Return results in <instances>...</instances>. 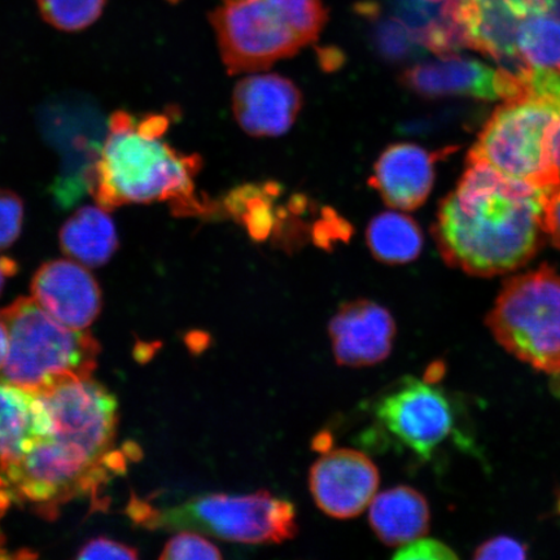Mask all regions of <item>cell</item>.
<instances>
[{
    "mask_svg": "<svg viewBox=\"0 0 560 560\" xmlns=\"http://www.w3.org/2000/svg\"><path fill=\"white\" fill-rule=\"evenodd\" d=\"M458 558L450 546L433 538L419 537L401 546L396 560H450Z\"/></svg>",
    "mask_w": 560,
    "mask_h": 560,
    "instance_id": "obj_26",
    "label": "cell"
},
{
    "mask_svg": "<svg viewBox=\"0 0 560 560\" xmlns=\"http://www.w3.org/2000/svg\"><path fill=\"white\" fill-rule=\"evenodd\" d=\"M7 327L0 319V369L3 368L7 359V348H9V338H7Z\"/></svg>",
    "mask_w": 560,
    "mask_h": 560,
    "instance_id": "obj_38",
    "label": "cell"
},
{
    "mask_svg": "<svg viewBox=\"0 0 560 560\" xmlns=\"http://www.w3.org/2000/svg\"><path fill=\"white\" fill-rule=\"evenodd\" d=\"M376 416L392 435L424 460L451 435L454 415L446 396L431 382L406 377L382 398Z\"/></svg>",
    "mask_w": 560,
    "mask_h": 560,
    "instance_id": "obj_9",
    "label": "cell"
},
{
    "mask_svg": "<svg viewBox=\"0 0 560 560\" xmlns=\"http://www.w3.org/2000/svg\"><path fill=\"white\" fill-rule=\"evenodd\" d=\"M79 559H138V550L100 537L83 546Z\"/></svg>",
    "mask_w": 560,
    "mask_h": 560,
    "instance_id": "obj_28",
    "label": "cell"
},
{
    "mask_svg": "<svg viewBox=\"0 0 560 560\" xmlns=\"http://www.w3.org/2000/svg\"><path fill=\"white\" fill-rule=\"evenodd\" d=\"M280 192L276 184L248 185L230 192L225 208L255 241L268 240L271 231L280 228V212L275 210V200Z\"/></svg>",
    "mask_w": 560,
    "mask_h": 560,
    "instance_id": "obj_21",
    "label": "cell"
},
{
    "mask_svg": "<svg viewBox=\"0 0 560 560\" xmlns=\"http://www.w3.org/2000/svg\"><path fill=\"white\" fill-rule=\"evenodd\" d=\"M24 221V202L20 196L0 188V250L19 240Z\"/></svg>",
    "mask_w": 560,
    "mask_h": 560,
    "instance_id": "obj_25",
    "label": "cell"
},
{
    "mask_svg": "<svg viewBox=\"0 0 560 560\" xmlns=\"http://www.w3.org/2000/svg\"><path fill=\"white\" fill-rule=\"evenodd\" d=\"M303 95L291 80L279 74L245 77L233 94L237 124L252 137H279L295 124Z\"/></svg>",
    "mask_w": 560,
    "mask_h": 560,
    "instance_id": "obj_14",
    "label": "cell"
},
{
    "mask_svg": "<svg viewBox=\"0 0 560 560\" xmlns=\"http://www.w3.org/2000/svg\"><path fill=\"white\" fill-rule=\"evenodd\" d=\"M160 345H150V342H142V341H138V345L136 346V349H135V359L139 362V363H145V362H149L153 354L156 353V348L159 347Z\"/></svg>",
    "mask_w": 560,
    "mask_h": 560,
    "instance_id": "obj_35",
    "label": "cell"
},
{
    "mask_svg": "<svg viewBox=\"0 0 560 560\" xmlns=\"http://www.w3.org/2000/svg\"><path fill=\"white\" fill-rule=\"evenodd\" d=\"M522 18L534 12L558 11L560 0H503Z\"/></svg>",
    "mask_w": 560,
    "mask_h": 560,
    "instance_id": "obj_32",
    "label": "cell"
},
{
    "mask_svg": "<svg viewBox=\"0 0 560 560\" xmlns=\"http://www.w3.org/2000/svg\"><path fill=\"white\" fill-rule=\"evenodd\" d=\"M19 265L9 257H0V293L3 291L5 278L16 275Z\"/></svg>",
    "mask_w": 560,
    "mask_h": 560,
    "instance_id": "obj_34",
    "label": "cell"
},
{
    "mask_svg": "<svg viewBox=\"0 0 560 560\" xmlns=\"http://www.w3.org/2000/svg\"><path fill=\"white\" fill-rule=\"evenodd\" d=\"M33 394L0 382V470L20 465L37 439L33 432Z\"/></svg>",
    "mask_w": 560,
    "mask_h": 560,
    "instance_id": "obj_18",
    "label": "cell"
},
{
    "mask_svg": "<svg viewBox=\"0 0 560 560\" xmlns=\"http://www.w3.org/2000/svg\"><path fill=\"white\" fill-rule=\"evenodd\" d=\"M60 245L74 261L100 268L118 248L117 230L107 210L100 206L83 207L62 225Z\"/></svg>",
    "mask_w": 560,
    "mask_h": 560,
    "instance_id": "obj_17",
    "label": "cell"
},
{
    "mask_svg": "<svg viewBox=\"0 0 560 560\" xmlns=\"http://www.w3.org/2000/svg\"><path fill=\"white\" fill-rule=\"evenodd\" d=\"M516 55L523 69L560 72V15L558 11L534 12L521 20Z\"/></svg>",
    "mask_w": 560,
    "mask_h": 560,
    "instance_id": "obj_20",
    "label": "cell"
},
{
    "mask_svg": "<svg viewBox=\"0 0 560 560\" xmlns=\"http://www.w3.org/2000/svg\"><path fill=\"white\" fill-rule=\"evenodd\" d=\"M454 151L430 152L412 143L390 144L377 158L370 185L388 207L416 210L429 199L435 184L438 161Z\"/></svg>",
    "mask_w": 560,
    "mask_h": 560,
    "instance_id": "obj_15",
    "label": "cell"
},
{
    "mask_svg": "<svg viewBox=\"0 0 560 560\" xmlns=\"http://www.w3.org/2000/svg\"><path fill=\"white\" fill-rule=\"evenodd\" d=\"M369 522L382 542L402 546L429 532V502L423 494L410 487L392 488L374 497L370 505Z\"/></svg>",
    "mask_w": 560,
    "mask_h": 560,
    "instance_id": "obj_16",
    "label": "cell"
},
{
    "mask_svg": "<svg viewBox=\"0 0 560 560\" xmlns=\"http://www.w3.org/2000/svg\"><path fill=\"white\" fill-rule=\"evenodd\" d=\"M13 499H16V497L11 493V490H0V513L11 506Z\"/></svg>",
    "mask_w": 560,
    "mask_h": 560,
    "instance_id": "obj_39",
    "label": "cell"
},
{
    "mask_svg": "<svg viewBox=\"0 0 560 560\" xmlns=\"http://www.w3.org/2000/svg\"><path fill=\"white\" fill-rule=\"evenodd\" d=\"M170 118L128 112L112 115L100 158L85 174V185L97 206L115 210L128 205L167 201L175 215L209 212L195 194L199 156H188L164 140Z\"/></svg>",
    "mask_w": 560,
    "mask_h": 560,
    "instance_id": "obj_2",
    "label": "cell"
},
{
    "mask_svg": "<svg viewBox=\"0 0 560 560\" xmlns=\"http://www.w3.org/2000/svg\"><path fill=\"white\" fill-rule=\"evenodd\" d=\"M534 90L537 95L550 101L560 112V72L541 70L535 75Z\"/></svg>",
    "mask_w": 560,
    "mask_h": 560,
    "instance_id": "obj_30",
    "label": "cell"
},
{
    "mask_svg": "<svg viewBox=\"0 0 560 560\" xmlns=\"http://www.w3.org/2000/svg\"><path fill=\"white\" fill-rule=\"evenodd\" d=\"M366 241L377 261L401 265L417 260L423 249L424 237L411 217L383 212L369 223Z\"/></svg>",
    "mask_w": 560,
    "mask_h": 560,
    "instance_id": "obj_19",
    "label": "cell"
},
{
    "mask_svg": "<svg viewBox=\"0 0 560 560\" xmlns=\"http://www.w3.org/2000/svg\"><path fill=\"white\" fill-rule=\"evenodd\" d=\"M380 471L365 454L330 451L311 468L310 487L317 506L335 520H352L373 501Z\"/></svg>",
    "mask_w": 560,
    "mask_h": 560,
    "instance_id": "obj_11",
    "label": "cell"
},
{
    "mask_svg": "<svg viewBox=\"0 0 560 560\" xmlns=\"http://www.w3.org/2000/svg\"><path fill=\"white\" fill-rule=\"evenodd\" d=\"M0 319L10 332L3 382L33 394L60 375L94 373L100 342L90 332L62 327L34 298L18 299L0 311Z\"/></svg>",
    "mask_w": 560,
    "mask_h": 560,
    "instance_id": "obj_4",
    "label": "cell"
},
{
    "mask_svg": "<svg viewBox=\"0 0 560 560\" xmlns=\"http://www.w3.org/2000/svg\"><path fill=\"white\" fill-rule=\"evenodd\" d=\"M549 192L480 161H467L457 188L440 202L432 226L441 256L452 268L475 277L522 268L541 248Z\"/></svg>",
    "mask_w": 560,
    "mask_h": 560,
    "instance_id": "obj_1",
    "label": "cell"
},
{
    "mask_svg": "<svg viewBox=\"0 0 560 560\" xmlns=\"http://www.w3.org/2000/svg\"><path fill=\"white\" fill-rule=\"evenodd\" d=\"M528 557L527 546L516 538L499 536L481 544L476 549L475 559H525Z\"/></svg>",
    "mask_w": 560,
    "mask_h": 560,
    "instance_id": "obj_27",
    "label": "cell"
},
{
    "mask_svg": "<svg viewBox=\"0 0 560 560\" xmlns=\"http://www.w3.org/2000/svg\"><path fill=\"white\" fill-rule=\"evenodd\" d=\"M377 44L385 58L390 60L408 59L420 46L415 30L396 20L382 26Z\"/></svg>",
    "mask_w": 560,
    "mask_h": 560,
    "instance_id": "obj_24",
    "label": "cell"
},
{
    "mask_svg": "<svg viewBox=\"0 0 560 560\" xmlns=\"http://www.w3.org/2000/svg\"><path fill=\"white\" fill-rule=\"evenodd\" d=\"M196 529L221 540L243 544H280L299 532L291 502L258 490L254 494H206L184 505L158 513L152 529Z\"/></svg>",
    "mask_w": 560,
    "mask_h": 560,
    "instance_id": "obj_8",
    "label": "cell"
},
{
    "mask_svg": "<svg viewBox=\"0 0 560 560\" xmlns=\"http://www.w3.org/2000/svg\"><path fill=\"white\" fill-rule=\"evenodd\" d=\"M328 334L340 366H373L390 354L396 324L385 307L360 299L339 307L328 325Z\"/></svg>",
    "mask_w": 560,
    "mask_h": 560,
    "instance_id": "obj_12",
    "label": "cell"
},
{
    "mask_svg": "<svg viewBox=\"0 0 560 560\" xmlns=\"http://www.w3.org/2000/svg\"><path fill=\"white\" fill-rule=\"evenodd\" d=\"M406 88L429 100L464 96L482 102L509 101L528 91L523 73L494 69L479 60L451 55L405 70Z\"/></svg>",
    "mask_w": 560,
    "mask_h": 560,
    "instance_id": "obj_10",
    "label": "cell"
},
{
    "mask_svg": "<svg viewBox=\"0 0 560 560\" xmlns=\"http://www.w3.org/2000/svg\"><path fill=\"white\" fill-rule=\"evenodd\" d=\"M126 458L125 454L117 451H108L104 454L102 464L107 470L114 471L116 475L126 474Z\"/></svg>",
    "mask_w": 560,
    "mask_h": 560,
    "instance_id": "obj_33",
    "label": "cell"
},
{
    "mask_svg": "<svg viewBox=\"0 0 560 560\" xmlns=\"http://www.w3.org/2000/svg\"><path fill=\"white\" fill-rule=\"evenodd\" d=\"M126 514L130 516L132 522L144 525V527H152L153 521L158 515L155 508H152L149 502L138 499L137 495L132 494Z\"/></svg>",
    "mask_w": 560,
    "mask_h": 560,
    "instance_id": "obj_31",
    "label": "cell"
},
{
    "mask_svg": "<svg viewBox=\"0 0 560 560\" xmlns=\"http://www.w3.org/2000/svg\"><path fill=\"white\" fill-rule=\"evenodd\" d=\"M42 18L61 32H80L102 16L107 0H37Z\"/></svg>",
    "mask_w": 560,
    "mask_h": 560,
    "instance_id": "obj_22",
    "label": "cell"
},
{
    "mask_svg": "<svg viewBox=\"0 0 560 560\" xmlns=\"http://www.w3.org/2000/svg\"><path fill=\"white\" fill-rule=\"evenodd\" d=\"M219 548L207 538L194 534V532H182L174 536L165 545L160 559L167 560H190V559H222Z\"/></svg>",
    "mask_w": 560,
    "mask_h": 560,
    "instance_id": "obj_23",
    "label": "cell"
},
{
    "mask_svg": "<svg viewBox=\"0 0 560 560\" xmlns=\"http://www.w3.org/2000/svg\"><path fill=\"white\" fill-rule=\"evenodd\" d=\"M545 234L550 236L552 245L560 249V186L548 194L544 209Z\"/></svg>",
    "mask_w": 560,
    "mask_h": 560,
    "instance_id": "obj_29",
    "label": "cell"
},
{
    "mask_svg": "<svg viewBox=\"0 0 560 560\" xmlns=\"http://www.w3.org/2000/svg\"><path fill=\"white\" fill-rule=\"evenodd\" d=\"M226 3H242V2H248V0H225Z\"/></svg>",
    "mask_w": 560,
    "mask_h": 560,
    "instance_id": "obj_43",
    "label": "cell"
},
{
    "mask_svg": "<svg viewBox=\"0 0 560 560\" xmlns=\"http://www.w3.org/2000/svg\"><path fill=\"white\" fill-rule=\"evenodd\" d=\"M0 516H2V513H0ZM3 544H4V536L2 534V530H0V559L10 558V556L7 555L5 550L2 549Z\"/></svg>",
    "mask_w": 560,
    "mask_h": 560,
    "instance_id": "obj_40",
    "label": "cell"
},
{
    "mask_svg": "<svg viewBox=\"0 0 560 560\" xmlns=\"http://www.w3.org/2000/svg\"><path fill=\"white\" fill-rule=\"evenodd\" d=\"M52 419L51 435L40 440L42 451L69 471L85 478L102 465L116 435L117 400L91 377L60 375L33 392Z\"/></svg>",
    "mask_w": 560,
    "mask_h": 560,
    "instance_id": "obj_5",
    "label": "cell"
},
{
    "mask_svg": "<svg viewBox=\"0 0 560 560\" xmlns=\"http://www.w3.org/2000/svg\"><path fill=\"white\" fill-rule=\"evenodd\" d=\"M488 327L516 359L560 377V275L544 265L509 279Z\"/></svg>",
    "mask_w": 560,
    "mask_h": 560,
    "instance_id": "obj_6",
    "label": "cell"
},
{
    "mask_svg": "<svg viewBox=\"0 0 560 560\" xmlns=\"http://www.w3.org/2000/svg\"><path fill=\"white\" fill-rule=\"evenodd\" d=\"M559 116L555 104L529 90L505 101L488 118L467 161H480L508 177L555 190L560 175L551 165L549 144Z\"/></svg>",
    "mask_w": 560,
    "mask_h": 560,
    "instance_id": "obj_7",
    "label": "cell"
},
{
    "mask_svg": "<svg viewBox=\"0 0 560 560\" xmlns=\"http://www.w3.org/2000/svg\"><path fill=\"white\" fill-rule=\"evenodd\" d=\"M122 453L126 458L132 462H138L143 458V452L135 441H126L122 446Z\"/></svg>",
    "mask_w": 560,
    "mask_h": 560,
    "instance_id": "obj_37",
    "label": "cell"
},
{
    "mask_svg": "<svg viewBox=\"0 0 560 560\" xmlns=\"http://www.w3.org/2000/svg\"><path fill=\"white\" fill-rule=\"evenodd\" d=\"M2 485H3V479L0 478V487H2Z\"/></svg>",
    "mask_w": 560,
    "mask_h": 560,
    "instance_id": "obj_44",
    "label": "cell"
},
{
    "mask_svg": "<svg viewBox=\"0 0 560 560\" xmlns=\"http://www.w3.org/2000/svg\"><path fill=\"white\" fill-rule=\"evenodd\" d=\"M230 74L256 73L317 40L327 23L322 0H248L209 15Z\"/></svg>",
    "mask_w": 560,
    "mask_h": 560,
    "instance_id": "obj_3",
    "label": "cell"
},
{
    "mask_svg": "<svg viewBox=\"0 0 560 560\" xmlns=\"http://www.w3.org/2000/svg\"><path fill=\"white\" fill-rule=\"evenodd\" d=\"M332 446V436L331 433L326 431L318 433L313 441V450L318 451L320 453H327L331 451Z\"/></svg>",
    "mask_w": 560,
    "mask_h": 560,
    "instance_id": "obj_36",
    "label": "cell"
},
{
    "mask_svg": "<svg viewBox=\"0 0 560 560\" xmlns=\"http://www.w3.org/2000/svg\"><path fill=\"white\" fill-rule=\"evenodd\" d=\"M16 558H19V559L30 558L31 559V558H37V555H33V552L30 550H21L18 552Z\"/></svg>",
    "mask_w": 560,
    "mask_h": 560,
    "instance_id": "obj_41",
    "label": "cell"
},
{
    "mask_svg": "<svg viewBox=\"0 0 560 560\" xmlns=\"http://www.w3.org/2000/svg\"><path fill=\"white\" fill-rule=\"evenodd\" d=\"M424 2H429V3H446V2H451V0H424Z\"/></svg>",
    "mask_w": 560,
    "mask_h": 560,
    "instance_id": "obj_42",
    "label": "cell"
},
{
    "mask_svg": "<svg viewBox=\"0 0 560 560\" xmlns=\"http://www.w3.org/2000/svg\"><path fill=\"white\" fill-rule=\"evenodd\" d=\"M32 293L52 318L72 330H85L102 312L101 287L77 261L42 265L33 277Z\"/></svg>",
    "mask_w": 560,
    "mask_h": 560,
    "instance_id": "obj_13",
    "label": "cell"
}]
</instances>
